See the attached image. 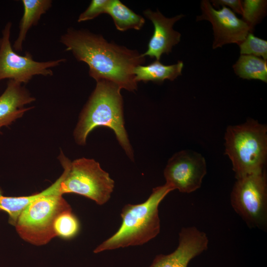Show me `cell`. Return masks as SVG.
Wrapping results in <instances>:
<instances>
[{"label": "cell", "mask_w": 267, "mask_h": 267, "mask_svg": "<svg viewBox=\"0 0 267 267\" xmlns=\"http://www.w3.org/2000/svg\"><path fill=\"white\" fill-rule=\"evenodd\" d=\"M60 42L79 61L87 64L89 76L96 81L107 80L121 89L136 90L134 69L145 62L136 50L109 43L101 36L85 30L69 29Z\"/></svg>", "instance_id": "6da1fadb"}, {"label": "cell", "mask_w": 267, "mask_h": 267, "mask_svg": "<svg viewBox=\"0 0 267 267\" xmlns=\"http://www.w3.org/2000/svg\"><path fill=\"white\" fill-rule=\"evenodd\" d=\"M121 88L104 80L96 81L94 90L82 111L74 130L75 141L86 144L89 134L96 127L112 129L126 154L134 159V152L124 126Z\"/></svg>", "instance_id": "7a4b0ae2"}, {"label": "cell", "mask_w": 267, "mask_h": 267, "mask_svg": "<svg viewBox=\"0 0 267 267\" xmlns=\"http://www.w3.org/2000/svg\"><path fill=\"white\" fill-rule=\"evenodd\" d=\"M173 190L165 184L154 188L148 199L138 204H127L121 213L122 223L118 230L93 251L107 250L141 245L160 232L158 207L165 196Z\"/></svg>", "instance_id": "3957f363"}, {"label": "cell", "mask_w": 267, "mask_h": 267, "mask_svg": "<svg viewBox=\"0 0 267 267\" xmlns=\"http://www.w3.org/2000/svg\"><path fill=\"white\" fill-rule=\"evenodd\" d=\"M225 154L231 160L235 178L265 170L267 156V127L250 119L229 126L225 131Z\"/></svg>", "instance_id": "277c9868"}, {"label": "cell", "mask_w": 267, "mask_h": 267, "mask_svg": "<svg viewBox=\"0 0 267 267\" xmlns=\"http://www.w3.org/2000/svg\"><path fill=\"white\" fill-rule=\"evenodd\" d=\"M58 159L64 171L59 193L79 194L102 205L108 201L114 188V181L93 159L81 158L71 161L61 152Z\"/></svg>", "instance_id": "5b68a950"}, {"label": "cell", "mask_w": 267, "mask_h": 267, "mask_svg": "<svg viewBox=\"0 0 267 267\" xmlns=\"http://www.w3.org/2000/svg\"><path fill=\"white\" fill-rule=\"evenodd\" d=\"M72 209L59 190L46 194L30 204L21 213L15 225L19 236L36 246L48 243L56 237L53 224L57 216Z\"/></svg>", "instance_id": "8992f818"}, {"label": "cell", "mask_w": 267, "mask_h": 267, "mask_svg": "<svg viewBox=\"0 0 267 267\" xmlns=\"http://www.w3.org/2000/svg\"><path fill=\"white\" fill-rule=\"evenodd\" d=\"M230 203L248 227L265 230L267 225L265 170L237 178L230 194Z\"/></svg>", "instance_id": "52a82bcc"}, {"label": "cell", "mask_w": 267, "mask_h": 267, "mask_svg": "<svg viewBox=\"0 0 267 267\" xmlns=\"http://www.w3.org/2000/svg\"><path fill=\"white\" fill-rule=\"evenodd\" d=\"M11 26V22L6 24L0 38V81L8 79L26 84L35 75H53L50 68L66 61L65 59H59L39 62L33 60L29 52H26L24 56L18 54L13 49L10 41Z\"/></svg>", "instance_id": "ba28073f"}, {"label": "cell", "mask_w": 267, "mask_h": 267, "mask_svg": "<svg viewBox=\"0 0 267 267\" xmlns=\"http://www.w3.org/2000/svg\"><path fill=\"white\" fill-rule=\"evenodd\" d=\"M207 173L205 158L190 150L175 153L168 161L164 171L167 185L172 189L189 193L199 189Z\"/></svg>", "instance_id": "9c48e42d"}, {"label": "cell", "mask_w": 267, "mask_h": 267, "mask_svg": "<svg viewBox=\"0 0 267 267\" xmlns=\"http://www.w3.org/2000/svg\"><path fill=\"white\" fill-rule=\"evenodd\" d=\"M202 14L197 17V21L206 20L213 26L214 40L213 49L227 44H239L252 31L242 19L238 18L229 8L223 6L215 9L207 0L201 2Z\"/></svg>", "instance_id": "30bf717a"}, {"label": "cell", "mask_w": 267, "mask_h": 267, "mask_svg": "<svg viewBox=\"0 0 267 267\" xmlns=\"http://www.w3.org/2000/svg\"><path fill=\"white\" fill-rule=\"evenodd\" d=\"M178 237L176 249L169 254L157 256L149 267H187L192 259L208 248L206 233L195 226L182 228Z\"/></svg>", "instance_id": "8fae6325"}, {"label": "cell", "mask_w": 267, "mask_h": 267, "mask_svg": "<svg viewBox=\"0 0 267 267\" xmlns=\"http://www.w3.org/2000/svg\"><path fill=\"white\" fill-rule=\"evenodd\" d=\"M144 14L152 21L154 32L148 43L147 51L142 55L143 57L149 56L159 60L163 54H169L173 46L179 42L181 34L175 31L173 26L184 15L180 14L172 18H167L158 10L153 12L150 9L145 10Z\"/></svg>", "instance_id": "7c38bea8"}, {"label": "cell", "mask_w": 267, "mask_h": 267, "mask_svg": "<svg viewBox=\"0 0 267 267\" xmlns=\"http://www.w3.org/2000/svg\"><path fill=\"white\" fill-rule=\"evenodd\" d=\"M21 84L9 80L5 90L0 96V129L11 125L33 108L24 107L25 105L34 101L35 98Z\"/></svg>", "instance_id": "4fadbf2b"}, {"label": "cell", "mask_w": 267, "mask_h": 267, "mask_svg": "<svg viewBox=\"0 0 267 267\" xmlns=\"http://www.w3.org/2000/svg\"><path fill=\"white\" fill-rule=\"evenodd\" d=\"M24 13L19 24V32L13 45L15 51L22 50L23 43L29 30L36 25L41 16L51 7L50 0H22Z\"/></svg>", "instance_id": "5bb4252c"}, {"label": "cell", "mask_w": 267, "mask_h": 267, "mask_svg": "<svg viewBox=\"0 0 267 267\" xmlns=\"http://www.w3.org/2000/svg\"><path fill=\"white\" fill-rule=\"evenodd\" d=\"M61 180V176L44 190L29 196L18 197L4 196L0 187V211H3L7 213L9 217V223L15 226L18 218L22 211L38 198L46 194L59 190Z\"/></svg>", "instance_id": "9a60e30c"}, {"label": "cell", "mask_w": 267, "mask_h": 267, "mask_svg": "<svg viewBox=\"0 0 267 267\" xmlns=\"http://www.w3.org/2000/svg\"><path fill=\"white\" fill-rule=\"evenodd\" d=\"M183 67V63L181 61L175 64L166 65L156 60L146 66H136L134 73L137 83L140 81L161 83L166 79L174 81L181 75Z\"/></svg>", "instance_id": "2e32d148"}, {"label": "cell", "mask_w": 267, "mask_h": 267, "mask_svg": "<svg viewBox=\"0 0 267 267\" xmlns=\"http://www.w3.org/2000/svg\"><path fill=\"white\" fill-rule=\"evenodd\" d=\"M106 13L112 18L117 30L125 31L129 29L140 30L144 19L136 14L119 0H110Z\"/></svg>", "instance_id": "e0dca14e"}, {"label": "cell", "mask_w": 267, "mask_h": 267, "mask_svg": "<svg viewBox=\"0 0 267 267\" xmlns=\"http://www.w3.org/2000/svg\"><path fill=\"white\" fill-rule=\"evenodd\" d=\"M233 68L236 74L241 78L267 82V62L260 57L241 55Z\"/></svg>", "instance_id": "ac0fdd59"}, {"label": "cell", "mask_w": 267, "mask_h": 267, "mask_svg": "<svg viewBox=\"0 0 267 267\" xmlns=\"http://www.w3.org/2000/svg\"><path fill=\"white\" fill-rule=\"evenodd\" d=\"M56 235L64 239H71L76 236L80 229L78 218L72 209L64 211L56 218L53 224Z\"/></svg>", "instance_id": "d6986e66"}, {"label": "cell", "mask_w": 267, "mask_h": 267, "mask_svg": "<svg viewBox=\"0 0 267 267\" xmlns=\"http://www.w3.org/2000/svg\"><path fill=\"white\" fill-rule=\"evenodd\" d=\"M242 20L252 32L255 26L266 13L267 0H245L242 1Z\"/></svg>", "instance_id": "ffe728a7"}, {"label": "cell", "mask_w": 267, "mask_h": 267, "mask_svg": "<svg viewBox=\"0 0 267 267\" xmlns=\"http://www.w3.org/2000/svg\"><path fill=\"white\" fill-rule=\"evenodd\" d=\"M241 55H251L267 59V41L249 33L239 44Z\"/></svg>", "instance_id": "44dd1931"}, {"label": "cell", "mask_w": 267, "mask_h": 267, "mask_svg": "<svg viewBox=\"0 0 267 267\" xmlns=\"http://www.w3.org/2000/svg\"><path fill=\"white\" fill-rule=\"evenodd\" d=\"M110 0H92L87 9L81 13L78 19L81 22L91 20L102 13H106Z\"/></svg>", "instance_id": "7402d4cb"}, {"label": "cell", "mask_w": 267, "mask_h": 267, "mask_svg": "<svg viewBox=\"0 0 267 267\" xmlns=\"http://www.w3.org/2000/svg\"><path fill=\"white\" fill-rule=\"evenodd\" d=\"M214 6L217 7L220 5L227 6L230 7L235 12L241 14L242 13V1L240 0H211Z\"/></svg>", "instance_id": "603a6c76"}]
</instances>
